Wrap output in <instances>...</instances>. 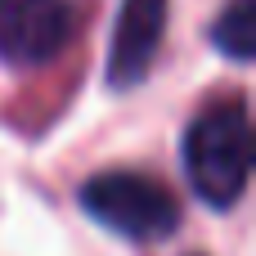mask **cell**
<instances>
[{"instance_id":"1","label":"cell","mask_w":256,"mask_h":256,"mask_svg":"<svg viewBox=\"0 0 256 256\" xmlns=\"http://www.w3.org/2000/svg\"><path fill=\"white\" fill-rule=\"evenodd\" d=\"M180 158H184V176H189L194 194L207 207L230 212L248 194V180H252V117H248V104L225 99V104L202 108L184 130Z\"/></svg>"},{"instance_id":"2","label":"cell","mask_w":256,"mask_h":256,"mask_svg":"<svg viewBox=\"0 0 256 256\" xmlns=\"http://www.w3.org/2000/svg\"><path fill=\"white\" fill-rule=\"evenodd\" d=\"M81 207L104 230L135 238V243H162L180 230V202L176 194L140 171H99L81 184Z\"/></svg>"},{"instance_id":"3","label":"cell","mask_w":256,"mask_h":256,"mask_svg":"<svg viewBox=\"0 0 256 256\" xmlns=\"http://www.w3.org/2000/svg\"><path fill=\"white\" fill-rule=\"evenodd\" d=\"M76 32V0H0V58L9 68L54 63Z\"/></svg>"},{"instance_id":"4","label":"cell","mask_w":256,"mask_h":256,"mask_svg":"<svg viewBox=\"0 0 256 256\" xmlns=\"http://www.w3.org/2000/svg\"><path fill=\"white\" fill-rule=\"evenodd\" d=\"M166 9L171 0H122L112 40H108V86L112 90H135L166 36Z\"/></svg>"},{"instance_id":"5","label":"cell","mask_w":256,"mask_h":256,"mask_svg":"<svg viewBox=\"0 0 256 256\" xmlns=\"http://www.w3.org/2000/svg\"><path fill=\"white\" fill-rule=\"evenodd\" d=\"M212 45L234 63H252L256 58V0H230L216 14Z\"/></svg>"}]
</instances>
